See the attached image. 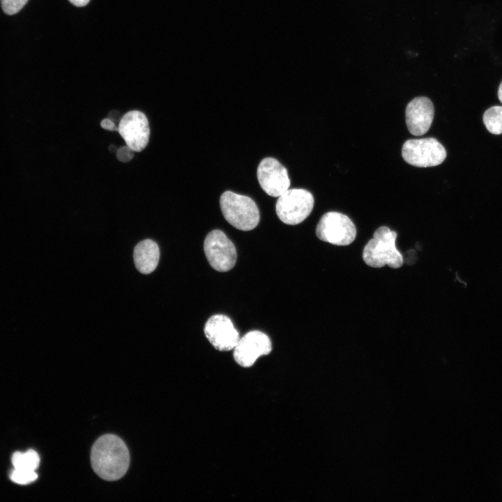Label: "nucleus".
I'll use <instances>...</instances> for the list:
<instances>
[{
  "mask_svg": "<svg viewBox=\"0 0 502 502\" xmlns=\"http://www.w3.org/2000/svg\"><path fill=\"white\" fill-rule=\"evenodd\" d=\"M434 115V105L428 98H415L406 107V123L409 131L416 136L424 135L429 130Z\"/></svg>",
  "mask_w": 502,
  "mask_h": 502,
  "instance_id": "obj_12",
  "label": "nucleus"
},
{
  "mask_svg": "<svg viewBox=\"0 0 502 502\" xmlns=\"http://www.w3.org/2000/svg\"><path fill=\"white\" fill-rule=\"evenodd\" d=\"M91 462L101 478L112 481L122 478L130 463L128 449L123 441L114 434L99 437L91 448Z\"/></svg>",
  "mask_w": 502,
  "mask_h": 502,
  "instance_id": "obj_1",
  "label": "nucleus"
},
{
  "mask_svg": "<svg viewBox=\"0 0 502 502\" xmlns=\"http://www.w3.org/2000/svg\"><path fill=\"white\" fill-rule=\"evenodd\" d=\"M498 98L500 102L502 103V82H501L499 90H498Z\"/></svg>",
  "mask_w": 502,
  "mask_h": 502,
  "instance_id": "obj_21",
  "label": "nucleus"
},
{
  "mask_svg": "<svg viewBox=\"0 0 502 502\" xmlns=\"http://www.w3.org/2000/svg\"><path fill=\"white\" fill-rule=\"evenodd\" d=\"M160 250L157 243L151 239L139 242L134 250V261L137 269L143 274L153 272L158 266Z\"/></svg>",
  "mask_w": 502,
  "mask_h": 502,
  "instance_id": "obj_13",
  "label": "nucleus"
},
{
  "mask_svg": "<svg viewBox=\"0 0 502 502\" xmlns=\"http://www.w3.org/2000/svg\"><path fill=\"white\" fill-rule=\"evenodd\" d=\"M37 478L38 475L34 470L24 469H15L10 474L11 480L18 484L30 483Z\"/></svg>",
  "mask_w": 502,
  "mask_h": 502,
  "instance_id": "obj_16",
  "label": "nucleus"
},
{
  "mask_svg": "<svg viewBox=\"0 0 502 502\" xmlns=\"http://www.w3.org/2000/svg\"><path fill=\"white\" fill-rule=\"evenodd\" d=\"M356 228L346 215L335 211L325 213L316 227V235L321 241L335 245H348L356 238Z\"/></svg>",
  "mask_w": 502,
  "mask_h": 502,
  "instance_id": "obj_6",
  "label": "nucleus"
},
{
  "mask_svg": "<svg viewBox=\"0 0 502 502\" xmlns=\"http://www.w3.org/2000/svg\"><path fill=\"white\" fill-rule=\"evenodd\" d=\"M483 122L489 132L502 134V106H493L487 109L483 114Z\"/></svg>",
  "mask_w": 502,
  "mask_h": 502,
  "instance_id": "obj_14",
  "label": "nucleus"
},
{
  "mask_svg": "<svg viewBox=\"0 0 502 502\" xmlns=\"http://www.w3.org/2000/svg\"><path fill=\"white\" fill-rule=\"evenodd\" d=\"M100 126L105 130L118 131V126H116L114 122L109 118L102 119L100 122Z\"/></svg>",
  "mask_w": 502,
  "mask_h": 502,
  "instance_id": "obj_19",
  "label": "nucleus"
},
{
  "mask_svg": "<svg viewBox=\"0 0 502 502\" xmlns=\"http://www.w3.org/2000/svg\"><path fill=\"white\" fill-rule=\"evenodd\" d=\"M71 3L76 6L82 7L86 6L90 0H68Z\"/></svg>",
  "mask_w": 502,
  "mask_h": 502,
  "instance_id": "obj_20",
  "label": "nucleus"
},
{
  "mask_svg": "<svg viewBox=\"0 0 502 502\" xmlns=\"http://www.w3.org/2000/svg\"><path fill=\"white\" fill-rule=\"evenodd\" d=\"M278 197L275 211L279 219L285 224L301 223L312 211L314 197L307 190L288 189Z\"/></svg>",
  "mask_w": 502,
  "mask_h": 502,
  "instance_id": "obj_4",
  "label": "nucleus"
},
{
  "mask_svg": "<svg viewBox=\"0 0 502 502\" xmlns=\"http://www.w3.org/2000/svg\"><path fill=\"white\" fill-rule=\"evenodd\" d=\"M403 159L418 167H434L441 164L446 158L443 146L435 138L411 139L402 146Z\"/></svg>",
  "mask_w": 502,
  "mask_h": 502,
  "instance_id": "obj_5",
  "label": "nucleus"
},
{
  "mask_svg": "<svg viewBox=\"0 0 502 502\" xmlns=\"http://www.w3.org/2000/svg\"><path fill=\"white\" fill-rule=\"evenodd\" d=\"M271 349V341L267 335L259 330H252L238 340L234 348V358L239 365L249 367L260 356L268 354Z\"/></svg>",
  "mask_w": 502,
  "mask_h": 502,
  "instance_id": "obj_9",
  "label": "nucleus"
},
{
  "mask_svg": "<svg viewBox=\"0 0 502 502\" xmlns=\"http://www.w3.org/2000/svg\"><path fill=\"white\" fill-rule=\"evenodd\" d=\"M257 174L261 188L271 197H280L290 186L287 169L273 158L263 159L258 165Z\"/></svg>",
  "mask_w": 502,
  "mask_h": 502,
  "instance_id": "obj_10",
  "label": "nucleus"
},
{
  "mask_svg": "<svg viewBox=\"0 0 502 502\" xmlns=\"http://www.w3.org/2000/svg\"><path fill=\"white\" fill-rule=\"evenodd\" d=\"M12 462L15 469L36 470L40 463L38 454L29 450L25 452H16L12 457Z\"/></svg>",
  "mask_w": 502,
  "mask_h": 502,
  "instance_id": "obj_15",
  "label": "nucleus"
},
{
  "mask_svg": "<svg viewBox=\"0 0 502 502\" xmlns=\"http://www.w3.org/2000/svg\"><path fill=\"white\" fill-rule=\"evenodd\" d=\"M204 330L212 346L221 351L234 349L240 339L232 321L224 314L211 316L205 324Z\"/></svg>",
  "mask_w": 502,
  "mask_h": 502,
  "instance_id": "obj_11",
  "label": "nucleus"
},
{
  "mask_svg": "<svg viewBox=\"0 0 502 502\" xmlns=\"http://www.w3.org/2000/svg\"><path fill=\"white\" fill-rule=\"evenodd\" d=\"M135 151L128 146H123L116 150L117 159L123 162L130 161L134 157Z\"/></svg>",
  "mask_w": 502,
  "mask_h": 502,
  "instance_id": "obj_18",
  "label": "nucleus"
},
{
  "mask_svg": "<svg viewBox=\"0 0 502 502\" xmlns=\"http://www.w3.org/2000/svg\"><path fill=\"white\" fill-rule=\"evenodd\" d=\"M204 250L211 266L218 271H228L236 264V248L221 230L214 229L207 234L204 243Z\"/></svg>",
  "mask_w": 502,
  "mask_h": 502,
  "instance_id": "obj_7",
  "label": "nucleus"
},
{
  "mask_svg": "<svg viewBox=\"0 0 502 502\" xmlns=\"http://www.w3.org/2000/svg\"><path fill=\"white\" fill-rule=\"evenodd\" d=\"M118 132L135 152L143 151L150 137V128L146 115L139 110L126 112L120 119Z\"/></svg>",
  "mask_w": 502,
  "mask_h": 502,
  "instance_id": "obj_8",
  "label": "nucleus"
},
{
  "mask_svg": "<svg viewBox=\"0 0 502 502\" xmlns=\"http://www.w3.org/2000/svg\"><path fill=\"white\" fill-rule=\"evenodd\" d=\"M397 232L386 226L378 228L363 250L364 262L372 268H381L388 265L393 268L403 265V256L397 249Z\"/></svg>",
  "mask_w": 502,
  "mask_h": 502,
  "instance_id": "obj_2",
  "label": "nucleus"
},
{
  "mask_svg": "<svg viewBox=\"0 0 502 502\" xmlns=\"http://www.w3.org/2000/svg\"><path fill=\"white\" fill-rule=\"evenodd\" d=\"M220 206L225 220L239 230H252L259 222L258 207L248 196L225 191L220 197Z\"/></svg>",
  "mask_w": 502,
  "mask_h": 502,
  "instance_id": "obj_3",
  "label": "nucleus"
},
{
  "mask_svg": "<svg viewBox=\"0 0 502 502\" xmlns=\"http://www.w3.org/2000/svg\"><path fill=\"white\" fill-rule=\"evenodd\" d=\"M28 0H1V8L7 15L18 13L26 3Z\"/></svg>",
  "mask_w": 502,
  "mask_h": 502,
  "instance_id": "obj_17",
  "label": "nucleus"
}]
</instances>
